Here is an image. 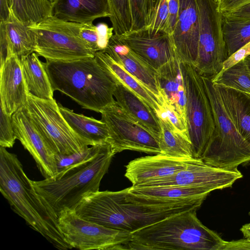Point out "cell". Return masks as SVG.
<instances>
[{
	"instance_id": "obj_1",
	"label": "cell",
	"mask_w": 250,
	"mask_h": 250,
	"mask_svg": "<svg viewBox=\"0 0 250 250\" xmlns=\"http://www.w3.org/2000/svg\"><path fill=\"white\" fill-rule=\"evenodd\" d=\"M204 201L163 202L145 199L128 188L91 193L75 209L81 218L107 228L132 233L168 217L197 209Z\"/></svg>"
},
{
	"instance_id": "obj_2",
	"label": "cell",
	"mask_w": 250,
	"mask_h": 250,
	"mask_svg": "<svg viewBox=\"0 0 250 250\" xmlns=\"http://www.w3.org/2000/svg\"><path fill=\"white\" fill-rule=\"evenodd\" d=\"M0 191L14 212L55 248L62 250L72 249L59 229L57 215L36 191L17 156L2 146H0Z\"/></svg>"
},
{
	"instance_id": "obj_3",
	"label": "cell",
	"mask_w": 250,
	"mask_h": 250,
	"mask_svg": "<svg viewBox=\"0 0 250 250\" xmlns=\"http://www.w3.org/2000/svg\"><path fill=\"white\" fill-rule=\"evenodd\" d=\"M53 90L70 97L83 108L101 113L116 101L114 80L94 57L43 62Z\"/></svg>"
},
{
	"instance_id": "obj_4",
	"label": "cell",
	"mask_w": 250,
	"mask_h": 250,
	"mask_svg": "<svg viewBox=\"0 0 250 250\" xmlns=\"http://www.w3.org/2000/svg\"><path fill=\"white\" fill-rule=\"evenodd\" d=\"M193 209L131 233L126 250H221L225 241L204 226Z\"/></svg>"
},
{
	"instance_id": "obj_5",
	"label": "cell",
	"mask_w": 250,
	"mask_h": 250,
	"mask_svg": "<svg viewBox=\"0 0 250 250\" xmlns=\"http://www.w3.org/2000/svg\"><path fill=\"white\" fill-rule=\"evenodd\" d=\"M115 154L107 142L91 161L69 168L54 179L31 180L32 184L58 216L64 209L75 210L84 197L99 191L101 182Z\"/></svg>"
},
{
	"instance_id": "obj_6",
	"label": "cell",
	"mask_w": 250,
	"mask_h": 250,
	"mask_svg": "<svg viewBox=\"0 0 250 250\" xmlns=\"http://www.w3.org/2000/svg\"><path fill=\"white\" fill-rule=\"evenodd\" d=\"M215 124L214 132L201 160L225 169L237 168L250 162V145L241 136L228 113L210 77L201 75Z\"/></svg>"
},
{
	"instance_id": "obj_7",
	"label": "cell",
	"mask_w": 250,
	"mask_h": 250,
	"mask_svg": "<svg viewBox=\"0 0 250 250\" xmlns=\"http://www.w3.org/2000/svg\"><path fill=\"white\" fill-rule=\"evenodd\" d=\"M81 25L53 16L29 25L35 36L34 52L45 60L53 61L94 57L96 53L80 36Z\"/></svg>"
},
{
	"instance_id": "obj_8",
	"label": "cell",
	"mask_w": 250,
	"mask_h": 250,
	"mask_svg": "<svg viewBox=\"0 0 250 250\" xmlns=\"http://www.w3.org/2000/svg\"><path fill=\"white\" fill-rule=\"evenodd\" d=\"M24 106L36 128L56 154L68 155L92 146L71 128L54 98L43 99L29 93Z\"/></svg>"
},
{
	"instance_id": "obj_9",
	"label": "cell",
	"mask_w": 250,
	"mask_h": 250,
	"mask_svg": "<svg viewBox=\"0 0 250 250\" xmlns=\"http://www.w3.org/2000/svg\"><path fill=\"white\" fill-rule=\"evenodd\" d=\"M186 95V119L193 157L201 160L215 129L210 103L204 83L195 67L181 62Z\"/></svg>"
},
{
	"instance_id": "obj_10",
	"label": "cell",
	"mask_w": 250,
	"mask_h": 250,
	"mask_svg": "<svg viewBox=\"0 0 250 250\" xmlns=\"http://www.w3.org/2000/svg\"><path fill=\"white\" fill-rule=\"evenodd\" d=\"M59 229L72 248L81 250H126L131 233L107 228L64 209L58 216Z\"/></svg>"
},
{
	"instance_id": "obj_11",
	"label": "cell",
	"mask_w": 250,
	"mask_h": 250,
	"mask_svg": "<svg viewBox=\"0 0 250 250\" xmlns=\"http://www.w3.org/2000/svg\"><path fill=\"white\" fill-rule=\"evenodd\" d=\"M200 15L198 54L195 68L203 76L212 77L228 59L222 28V15L214 0H197Z\"/></svg>"
},
{
	"instance_id": "obj_12",
	"label": "cell",
	"mask_w": 250,
	"mask_h": 250,
	"mask_svg": "<svg viewBox=\"0 0 250 250\" xmlns=\"http://www.w3.org/2000/svg\"><path fill=\"white\" fill-rule=\"evenodd\" d=\"M101 113V120L108 129V142L115 154L125 150L147 154L161 153L157 138L126 113L116 101Z\"/></svg>"
},
{
	"instance_id": "obj_13",
	"label": "cell",
	"mask_w": 250,
	"mask_h": 250,
	"mask_svg": "<svg viewBox=\"0 0 250 250\" xmlns=\"http://www.w3.org/2000/svg\"><path fill=\"white\" fill-rule=\"evenodd\" d=\"M242 177L243 174L237 168H220L194 159L185 168L173 175L133 187H195L211 192L231 187Z\"/></svg>"
},
{
	"instance_id": "obj_14",
	"label": "cell",
	"mask_w": 250,
	"mask_h": 250,
	"mask_svg": "<svg viewBox=\"0 0 250 250\" xmlns=\"http://www.w3.org/2000/svg\"><path fill=\"white\" fill-rule=\"evenodd\" d=\"M114 35L156 71L177 57L172 36L164 31H151L145 27L120 35Z\"/></svg>"
},
{
	"instance_id": "obj_15",
	"label": "cell",
	"mask_w": 250,
	"mask_h": 250,
	"mask_svg": "<svg viewBox=\"0 0 250 250\" xmlns=\"http://www.w3.org/2000/svg\"><path fill=\"white\" fill-rule=\"evenodd\" d=\"M12 122L16 139L33 157L44 179L55 178L56 153L36 128L24 106L12 115Z\"/></svg>"
},
{
	"instance_id": "obj_16",
	"label": "cell",
	"mask_w": 250,
	"mask_h": 250,
	"mask_svg": "<svg viewBox=\"0 0 250 250\" xmlns=\"http://www.w3.org/2000/svg\"><path fill=\"white\" fill-rule=\"evenodd\" d=\"M200 15L197 0H179L177 21L172 34L177 58L181 62L196 64Z\"/></svg>"
},
{
	"instance_id": "obj_17",
	"label": "cell",
	"mask_w": 250,
	"mask_h": 250,
	"mask_svg": "<svg viewBox=\"0 0 250 250\" xmlns=\"http://www.w3.org/2000/svg\"><path fill=\"white\" fill-rule=\"evenodd\" d=\"M194 159L177 158L162 153L142 157L128 163L125 176L132 186H137L173 175L185 168Z\"/></svg>"
},
{
	"instance_id": "obj_18",
	"label": "cell",
	"mask_w": 250,
	"mask_h": 250,
	"mask_svg": "<svg viewBox=\"0 0 250 250\" xmlns=\"http://www.w3.org/2000/svg\"><path fill=\"white\" fill-rule=\"evenodd\" d=\"M28 94L20 58L12 56L0 65V105L12 115L24 106Z\"/></svg>"
},
{
	"instance_id": "obj_19",
	"label": "cell",
	"mask_w": 250,
	"mask_h": 250,
	"mask_svg": "<svg viewBox=\"0 0 250 250\" xmlns=\"http://www.w3.org/2000/svg\"><path fill=\"white\" fill-rule=\"evenodd\" d=\"M35 46L34 33L10 8L7 20L0 21V65L12 56L21 58L34 52Z\"/></svg>"
},
{
	"instance_id": "obj_20",
	"label": "cell",
	"mask_w": 250,
	"mask_h": 250,
	"mask_svg": "<svg viewBox=\"0 0 250 250\" xmlns=\"http://www.w3.org/2000/svg\"><path fill=\"white\" fill-rule=\"evenodd\" d=\"M149 89L161 101L157 71L144 62L114 34L104 51Z\"/></svg>"
},
{
	"instance_id": "obj_21",
	"label": "cell",
	"mask_w": 250,
	"mask_h": 250,
	"mask_svg": "<svg viewBox=\"0 0 250 250\" xmlns=\"http://www.w3.org/2000/svg\"><path fill=\"white\" fill-rule=\"evenodd\" d=\"M181 63L177 57L156 71L162 103L165 102L171 106L187 120L186 95Z\"/></svg>"
},
{
	"instance_id": "obj_22",
	"label": "cell",
	"mask_w": 250,
	"mask_h": 250,
	"mask_svg": "<svg viewBox=\"0 0 250 250\" xmlns=\"http://www.w3.org/2000/svg\"><path fill=\"white\" fill-rule=\"evenodd\" d=\"M52 15L59 19L85 24L96 19L109 17L108 0H56Z\"/></svg>"
},
{
	"instance_id": "obj_23",
	"label": "cell",
	"mask_w": 250,
	"mask_h": 250,
	"mask_svg": "<svg viewBox=\"0 0 250 250\" xmlns=\"http://www.w3.org/2000/svg\"><path fill=\"white\" fill-rule=\"evenodd\" d=\"M113 95L117 104L130 117L151 132L159 140L161 135L159 119L156 112L140 97L119 82Z\"/></svg>"
},
{
	"instance_id": "obj_24",
	"label": "cell",
	"mask_w": 250,
	"mask_h": 250,
	"mask_svg": "<svg viewBox=\"0 0 250 250\" xmlns=\"http://www.w3.org/2000/svg\"><path fill=\"white\" fill-rule=\"evenodd\" d=\"M98 63L114 80L121 83L144 100L157 113L162 111V104L159 98L143 83L126 71L104 51L96 52Z\"/></svg>"
},
{
	"instance_id": "obj_25",
	"label": "cell",
	"mask_w": 250,
	"mask_h": 250,
	"mask_svg": "<svg viewBox=\"0 0 250 250\" xmlns=\"http://www.w3.org/2000/svg\"><path fill=\"white\" fill-rule=\"evenodd\" d=\"M214 84L238 131L250 145V93Z\"/></svg>"
},
{
	"instance_id": "obj_26",
	"label": "cell",
	"mask_w": 250,
	"mask_h": 250,
	"mask_svg": "<svg viewBox=\"0 0 250 250\" xmlns=\"http://www.w3.org/2000/svg\"><path fill=\"white\" fill-rule=\"evenodd\" d=\"M129 191L146 200L163 202L204 201L210 191L199 188L175 186L133 187Z\"/></svg>"
},
{
	"instance_id": "obj_27",
	"label": "cell",
	"mask_w": 250,
	"mask_h": 250,
	"mask_svg": "<svg viewBox=\"0 0 250 250\" xmlns=\"http://www.w3.org/2000/svg\"><path fill=\"white\" fill-rule=\"evenodd\" d=\"M22 74L29 93L43 99H53L51 84L43 62L35 52L20 58Z\"/></svg>"
},
{
	"instance_id": "obj_28",
	"label": "cell",
	"mask_w": 250,
	"mask_h": 250,
	"mask_svg": "<svg viewBox=\"0 0 250 250\" xmlns=\"http://www.w3.org/2000/svg\"><path fill=\"white\" fill-rule=\"evenodd\" d=\"M58 105L65 120L80 137L90 143L92 146L108 142V129L106 125L101 120L76 113L60 104Z\"/></svg>"
},
{
	"instance_id": "obj_29",
	"label": "cell",
	"mask_w": 250,
	"mask_h": 250,
	"mask_svg": "<svg viewBox=\"0 0 250 250\" xmlns=\"http://www.w3.org/2000/svg\"><path fill=\"white\" fill-rule=\"evenodd\" d=\"M158 118L162 131L159 141L161 153L177 158H193L189 137L175 130L166 118Z\"/></svg>"
},
{
	"instance_id": "obj_30",
	"label": "cell",
	"mask_w": 250,
	"mask_h": 250,
	"mask_svg": "<svg viewBox=\"0 0 250 250\" xmlns=\"http://www.w3.org/2000/svg\"><path fill=\"white\" fill-rule=\"evenodd\" d=\"M222 15V32L228 58L250 42V19Z\"/></svg>"
},
{
	"instance_id": "obj_31",
	"label": "cell",
	"mask_w": 250,
	"mask_h": 250,
	"mask_svg": "<svg viewBox=\"0 0 250 250\" xmlns=\"http://www.w3.org/2000/svg\"><path fill=\"white\" fill-rule=\"evenodd\" d=\"M9 4L15 16L28 25L52 16V3L48 0H9Z\"/></svg>"
},
{
	"instance_id": "obj_32",
	"label": "cell",
	"mask_w": 250,
	"mask_h": 250,
	"mask_svg": "<svg viewBox=\"0 0 250 250\" xmlns=\"http://www.w3.org/2000/svg\"><path fill=\"white\" fill-rule=\"evenodd\" d=\"M210 78L214 84L250 93V71L245 60Z\"/></svg>"
},
{
	"instance_id": "obj_33",
	"label": "cell",
	"mask_w": 250,
	"mask_h": 250,
	"mask_svg": "<svg viewBox=\"0 0 250 250\" xmlns=\"http://www.w3.org/2000/svg\"><path fill=\"white\" fill-rule=\"evenodd\" d=\"M109 17L115 34L120 35L131 31L132 17L129 0H108Z\"/></svg>"
},
{
	"instance_id": "obj_34",
	"label": "cell",
	"mask_w": 250,
	"mask_h": 250,
	"mask_svg": "<svg viewBox=\"0 0 250 250\" xmlns=\"http://www.w3.org/2000/svg\"><path fill=\"white\" fill-rule=\"evenodd\" d=\"M106 143L91 146L83 151L68 155L56 154L57 176L69 168L93 160L100 152Z\"/></svg>"
},
{
	"instance_id": "obj_35",
	"label": "cell",
	"mask_w": 250,
	"mask_h": 250,
	"mask_svg": "<svg viewBox=\"0 0 250 250\" xmlns=\"http://www.w3.org/2000/svg\"><path fill=\"white\" fill-rule=\"evenodd\" d=\"M132 17L131 31L146 27L149 22L154 0H129Z\"/></svg>"
},
{
	"instance_id": "obj_36",
	"label": "cell",
	"mask_w": 250,
	"mask_h": 250,
	"mask_svg": "<svg viewBox=\"0 0 250 250\" xmlns=\"http://www.w3.org/2000/svg\"><path fill=\"white\" fill-rule=\"evenodd\" d=\"M168 19V0H154L149 21L146 28L151 31L162 30L167 33Z\"/></svg>"
},
{
	"instance_id": "obj_37",
	"label": "cell",
	"mask_w": 250,
	"mask_h": 250,
	"mask_svg": "<svg viewBox=\"0 0 250 250\" xmlns=\"http://www.w3.org/2000/svg\"><path fill=\"white\" fill-rule=\"evenodd\" d=\"M16 137L14 131L12 115L7 113L0 105V146L12 147Z\"/></svg>"
},
{
	"instance_id": "obj_38",
	"label": "cell",
	"mask_w": 250,
	"mask_h": 250,
	"mask_svg": "<svg viewBox=\"0 0 250 250\" xmlns=\"http://www.w3.org/2000/svg\"><path fill=\"white\" fill-rule=\"evenodd\" d=\"M162 104V111L158 117L166 118L175 130L189 137L187 120L171 106L165 102H163Z\"/></svg>"
},
{
	"instance_id": "obj_39",
	"label": "cell",
	"mask_w": 250,
	"mask_h": 250,
	"mask_svg": "<svg viewBox=\"0 0 250 250\" xmlns=\"http://www.w3.org/2000/svg\"><path fill=\"white\" fill-rule=\"evenodd\" d=\"M80 36L93 51L95 53L100 51L97 29L93 22L82 24Z\"/></svg>"
},
{
	"instance_id": "obj_40",
	"label": "cell",
	"mask_w": 250,
	"mask_h": 250,
	"mask_svg": "<svg viewBox=\"0 0 250 250\" xmlns=\"http://www.w3.org/2000/svg\"><path fill=\"white\" fill-rule=\"evenodd\" d=\"M99 37L100 51H104L106 48L109 41L113 35L112 26L109 27L104 22H100L96 25Z\"/></svg>"
},
{
	"instance_id": "obj_41",
	"label": "cell",
	"mask_w": 250,
	"mask_h": 250,
	"mask_svg": "<svg viewBox=\"0 0 250 250\" xmlns=\"http://www.w3.org/2000/svg\"><path fill=\"white\" fill-rule=\"evenodd\" d=\"M250 55V42L243 46L224 62L222 70L226 69L237 62L244 60L246 57Z\"/></svg>"
},
{
	"instance_id": "obj_42",
	"label": "cell",
	"mask_w": 250,
	"mask_h": 250,
	"mask_svg": "<svg viewBox=\"0 0 250 250\" xmlns=\"http://www.w3.org/2000/svg\"><path fill=\"white\" fill-rule=\"evenodd\" d=\"M218 8L222 14H226L250 4V0H219Z\"/></svg>"
},
{
	"instance_id": "obj_43",
	"label": "cell",
	"mask_w": 250,
	"mask_h": 250,
	"mask_svg": "<svg viewBox=\"0 0 250 250\" xmlns=\"http://www.w3.org/2000/svg\"><path fill=\"white\" fill-rule=\"evenodd\" d=\"M169 19L167 33L172 35L175 28L179 9V0H168Z\"/></svg>"
},
{
	"instance_id": "obj_44",
	"label": "cell",
	"mask_w": 250,
	"mask_h": 250,
	"mask_svg": "<svg viewBox=\"0 0 250 250\" xmlns=\"http://www.w3.org/2000/svg\"><path fill=\"white\" fill-rule=\"evenodd\" d=\"M250 250V240L244 238L242 239L225 241L221 250Z\"/></svg>"
},
{
	"instance_id": "obj_45",
	"label": "cell",
	"mask_w": 250,
	"mask_h": 250,
	"mask_svg": "<svg viewBox=\"0 0 250 250\" xmlns=\"http://www.w3.org/2000/svg\"><path fill=\"white\" fill-rule=\"evenodd\" d=\"M0 21H5L10 15L9 0H0Z\"/></svg>"
},
{
	"instance_id": "obj_46",
	"label": "cell",
	"mask_w": 250,
	"mask_h": 250,
	"mask_svg": "<svg viewBox=\"0 0 250 250\" xmlns=\"http://www.w3.org/2000/svg\"><path fill=\"white\" fill-rule=\"evenodd\" d=\"M227 14L240 18L250 19V4Z\"/></svg>"
},
{
	"instance_id": "obj_47",
	"label": "cell",
	"mask_w": 250,
	"mask_h": 250,
	"mask_svg": "<svg viewBox=\"0 0 250 250\" xmlns=\"http://www.w3.org/2000/svg\"><path fill=\"white\" fill-rule=\"evenodd\" d=\"M244 237L250 240V223L243 225L240 229Z\"/></svg>"
},
{
	"instance_id": "obj_48",
	"label": "cell",
	"mask_w": 250,
	"mask_h": 250,
	"mask_svg": "<svg viewBox=\"0 0 250 250\" xmlns=\"http://www.w3.org/2000/svg\"><path fill=\"white\" fill-rule=\"evenodd\" d=\"M244 60H245L246 62H247L248 67L249 68V70L250 71V55L248 56L247 57H246Z\"/></svg>"
},
{
	"instance_id": "obj_49",
	"label": "cell",
	"mask_w": 250,
	"mask_h": 250,
	"mask_svg": "<svg viewBox=\"0 0 250 250\" xmlns=\"http://www.w3.org/2000/svg\"><path fill=\"white\" fill-rule=\"evenodd\" d=\"M50 2H51L52 3H54L56 0H48Z\"/></svg>"
},
{
	"instance_id": "obj_50",
	"label": "cell",
	"mask_w": 250,
	"mask_h": 250,
	"mask_svg": "<svg viewBox=\"0 0 250 250\" xmlns=\"http://www.w3.org/2000/svg\"><path fill=\"white\" fill-rule=\"evenodd\" d=\"M215 2H216L217 3H218L219 1V0H214Z\"/></svg>"
},
{
	"instance_id": "obj_51",
	"label": "cell",
	"mask_w": 250,
	"mask_h": 250,
	"mask_svg": "<svg viewBox=\"0 0 250 250\" xmlns=\"http://www.w3.org/2000/svg\"><path fill=\"white\" fill-rule=\"evenodd\" d=\"M249 215L250 216V211L249 212Z\"/></svg>"
}]
</instances>
